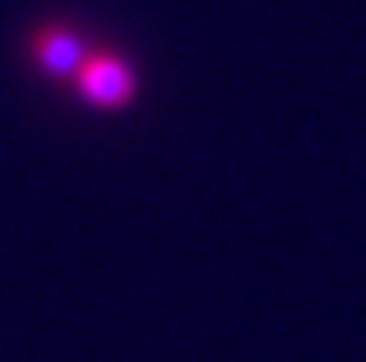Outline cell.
Wrapping results in <instances>:
<instances>
[{
    "mask_svg": "<svg viewBox=\"0 0 366 362\" xmlns=\"http://www.w3.org/2000/svg\"><path fill=\"white\" fill-rule=\"evenodd\" d=\"M90 43H86L82 28L66 20H43L28 31L24 55H28L31 71H39L43 79L55 82H74V74L82 71V63L90 59Z\"/></svg>",
    "mask_w": 366,
    "mask_h": 362,
    "instance_id": "obj_1",
    "label": "cell"
},
{
    "mask_svg": "<svg viewBox=\"0 0 366 362\" xmlns=\"http://www.w3.org/2000/svg\"><path fill=\"white\" fill-rule=\"evenodd\" d=\"M71 90L82 98V106L90 109H125L141 90L133 63L117 51H90V59L82 63V71L74 74Z\"/></svg>",
    "mask_w": 366,
    "mask_h": 362,
    "instance_id": "obj_2",
    "label": "cell"
}]
</instances>
